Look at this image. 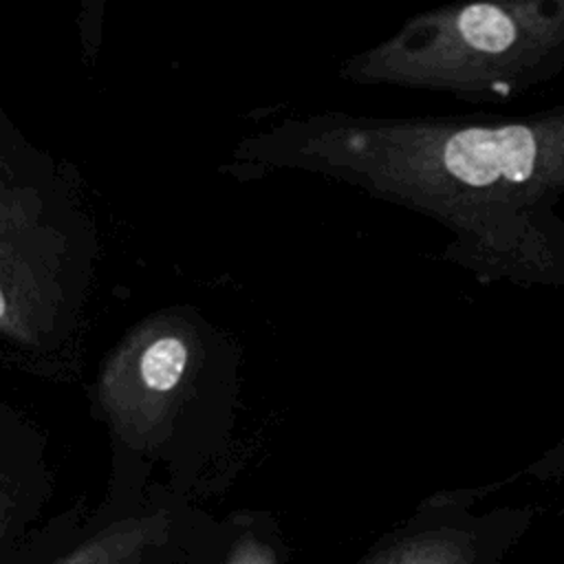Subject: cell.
<instances>
[{
  "instance_id": "1",
  "label": "cell",
  "mask_w": 564,
  "mask_h": 564,
  "mask_svg": "<svg viewBox=\"0 0 564 564\" xmlns=\"http://www.w3.org/2000/svg\"><path fill=\"white\" fill-rule=\"evenodd\" d=\"M306 167L438 223L480 282L564 286V104L529 115H326L297 126Z\"/></svg>"
},
{
  "instance_id": "2",
  "label": "cell",
  "mask_w": 564,
  "mask_h": 564,
  "mask_svg": "<svg viewBox=\"0 0 564 564\" xmlns=\"http://www.w3.org/2000/svg\"><path fill=\"white\" fill-rule=\"evenodd\" d=\"M562 73L564 0L430 9L341 68L357 84L447 93L471 104L518 99Z\"/></svg>"
},
{
  "instance_id": "3",
  "label": "cell",
  "mask_w": 564,
  "mask_h": 564,
  "mask_svg": "<svg viewBox=\"0 0 564 564\" xmlns=\"http://www.w3.org/2000/svg\"><path fill=\"white\" fill-rule=\"evenodd\" d=\"M491 487L436 491L352 564H505L535 507H482Z\"/></svg>"
},
{
  "instance_id": "4",
  "label": "cell",
  "mask_w": 564,
  "mask_h": 564,
  "mask_svg": "<svg viewBox=\"0 0 564 564\" xmlns=\"http://www.w3.org/2000/svg\"><path fill=\"white\" fill-rule=\"evenodd\" d=\"M165 511L119 520L73 549L57 564H143L145 553L167 535Z\"/></svg>"
},
{
  "instance_id": "5",
  "label": "cell",
  "mask_w": 564,
  "mask_h": 564,
  "mask_svg": "<svg viewBox=\"0 0 564 564\" xmlns=\"http://www.w3.org/2000/svg\"><path fill=\"white\" fill-rule=\"evenodd\" d=\"M225 564H278V557L269 544L253 535H245L234 544Z\"/></svg>"
},
{
  "instance_id": "6",
  "label": "cell",
  "mask_w": 564,
  "mask_h": 564,
  "mask_svg": "<svg viewBox=\"0 0 564 564\" xmlns=\"http://www.w3.org/2000/svg\"><path fill=\"white\" fill-rule=\"evenodd\" d=\"M562 471H564V456H562Z\"/></svg>"
}]
</instances>
